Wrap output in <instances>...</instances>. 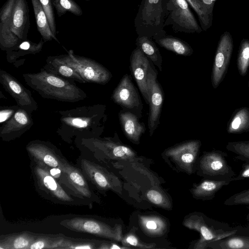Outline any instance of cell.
I'll return each instance as SVG.
<instances>
[{"mask_svg": "<svg viewBox=\"0 0 249 249\" xmlns=\"http://www.w3.org/2000/svg\"><path fill=\"white\" fill-rule=\"evenodd\" d=\"M183 224L200 234L199 238L194 243L193 248L195 249L209 248L210 243L235 234L237 231L228 225L213 220L201 213L189 214L184 219Z\"/></svg>", "mask_w": 249, "mask_h": 249, "instance_id": "obj_4", "label": "cell"}, {"mask_svg": "<svg viewBox=\"0 0 249 249\" xmlns=\"http://www.w3.org/2000/svg\"><path fill=\"white\" fill-rule=\"evenodd\" d=\"M227 153L219 150L204 152L197 161V174L206 178L232 180L236 175L227 162Z\"/></svg>", "mask_w": 249, "mask_h": 249, "instance_id": "obj_7", "label": "cell"}, {"mask_svg": "<svg viewBox=\"0 0 249 249\" xmlns=\"http://www.w3.org/2000/svg\"><path fill=\"white\" fill-rule=\"evenodd\" d=\"M196 13L203 31H206L212 25L213 13L204 5L201 0H186Z\"/></svg>", "mask_w": 249, "mask_h": 249, "instance_id": "obj_31", "label": "cell"}, {"mask_svg": "<svg viewBox=\"0 0 249 249\" xmlns=\"http://www.w3.org/2000/svg\"><path fill=\"white\" fill-rule=\"evenodd\" d=\"M112 99L122 107L131 110L142 108L140 97L128 74L121 79L113 92Z\"/></svg>", "mask_w": 249, "mask_h": 249, "instance_id": "obj_16", "label": "cell"}, {"mask_svg": "<svg viewBox=\"0 0 249 249\" xmlns=\"http://www.w3.org/2000/svg\"><path fill=\"white\" fill-rule=\"evenodd\" d=\"M249 178V161H245L242 166V169L238 175L232 178V181Z\"/></svg>", "mask_w": 249, "mask_h": 249, "instance_id": "obj_42", "label": "cell"}, {"mask_svg": "<svg viewBox=\"0 0 249 249\" xmlns=\"http://www.w3.org/2000/svg\"><path fill=\"white\" fill-rule=\"evenodd\" d=\"M209 248L213 249H249V236L231 235L210 243Z\"/></svg>", "mask_w": 249, "mask_h": 249, "instance_id": "obj_30", "label": "cell"}, {"mask_svg": "<svg viewBox=\"0 0 249 249\" xmlns=\"http://www.w3.org/2000/svg\"><path fill=\"white\" fill-rule=\"evenodd\" d=\"M237 65L240 74L245 76L247 73L249 67V40L244 38L241 41Z\"/></svg>", "mask_w": 249, "mask_h": 249, "instance_id": "obj_34", "label": "cell"}, {"mask_svg": "<svg viewBox=\"0 0 249 249\" xmlns=\"http://www.w3.org/2000/svg\"><path fill=\"white\" fill-rule=\"evenodd\" d=\"M23 76L27 84L44 98L74 102L86 97L85 93L74 83L44 69L40 72L24 74Z\"/></svg>", "mask_w": 249, "mask_h": 249, "instance_id": "obj_2", "label": "cell"}, {"mask_svg": "<svg viewBox=\"0 0 249 249\" xmlns=\"http://www.w3.org/2000/svg\"><path fill=\"white\" fill-rule=\"evenodd\" d=\"M139 224L146 233L154 236H161L167 230V225L164 219L157 215H141Z\"/></svg>", "mask_w": 249, "mask_h": 249, "instance_id": "obj_27", "label": "cell"}, {"mask_svg": "<svg viewBox=\"0 0 249 249\" xmlns=\"http://www.w3.org/2000/svg\"><path fill=\"white\" fill-rule=\"evenodd\" d=\"M36 163H40L49 169L62 168L66 161L54 149L40 142H32L26 147Z\"/></svg>", "mask_w": 249, "mask_h": 249, "instance_id": "obj_18", "label": "cell"}, {"mask_svg": "<svg viewBox=\"0 0 249 249\" xmlns=\"http://www.w3.org/2000/svg\"><path fill=\"white\" fill-rule=\"evenodd\" d=\"M51 175L56 179H59L61 175V170L58 168H52L49 169Z\"/></svg>", "mask_w": 249, "mask_h": 249, "instance_id": "obj_46", "label": "cell"}, {"mask_svg": "<svg viewBox=\"0 0 249 249\" xmlns=\"http://www.w3.org/2000/svg\"><path fill=\"white\" fill-rule=\"evenodd\" d=\"M39 1L46 14L51 31L56 36V22L52 0H39Z\"/></svg>", "mask_w": 249, "mask_h": 249, "instance_id": "obj_41", "label": "cell"}, {"mask_svg": "<svg viewBox=\"0 0 249 249\" xmlns=\"http://www.w3.org/2000/svg\"><path fill=\"white\" fill-rule=\"evenodd\" d=\"M119 120L123 131L133 143L139 144L141 136L145 131V125L137 116L130 111H121Z\"/></svg>", "mask_w": 249, "mask_h": 249, "instance_id": "obj_19", "label": "cell"}, {"mask_svg": "<svg viewBox=\"0 0 249 249\" xmlns=\"http://www.w3.org/2000/svg\"><path fill=\"white\" fill-rule=\"evenodd\" d=\"M153 40L152 38L146 36H138L135 44L152 63L161 71L162 56L158 47Z\"/></svg>", "mask_w": 249, "mask_h": 249, "instance_id": "obj_26", "label": "cell"}, {"mask_svg": "<svg viewBox=\"0 0 249 249\" xmlns=\"http://www.w3.org/2000/svg\"><path fill=\"white\" fill-rule=\"evenodd\" d=\"M227 131L230 134L249 131V108L243 107L236 110L228 122Z\"/></svg>", "mask_w": 249, "mask_h": 249, "instance_id": "obj_29", "label": "cell"}, {"mask_svg": "<svg viewBox=\"0 0 249 249\" xmlns=\"http://www.w3.org/2000/svg\"><path fill=\"white\" fill-rule=\"evenodd\" d=\"M201 145L198 140L185 141L166 149L162 155L178 170L191 175L196 171Z\"/></svg>", "mask_w": 249, "mask_h": 249, "instance_id": "obj_8", "label": "cell"}, {"mask_svg": "<svg viewBox=\"0 0 249 249\" xmlns=\"http://www.w3.org/2000/svg\"><path fill=\"white\" fill-rule=\"evenodd\" d=\"M47 62V64L45 67L48 71L61 77L73 79L80 83H86V81L75 70L59 62L54 56L48 57Z\"/></svg>", "mask_w": 249, "mask_h": 249, "instance_id": "obj_28", "label": "cell"}, {"mask_svg": "<svg viewBox=\"0 0 249 249\" xmlns=\"http://www.w3.org/2000/svg\"><path fill=\"white\" fill-rule=\"evenodd\" d=\"M167 0H142L134 19L138 36L153 39L166 34L164 30Z\"/></svg>", "mask_w": 249, "mask_h": 249, "instance_id": "obj_3", "label": "cell"}, {"mask_svg": "<svg viewBox=\"0 0 249 249\" xmlns=\"http://www.w3.org/2000/svg\"><path fill=\"white\" fill-rule=\"evenodd\" d=\"M3 126L1 136L5 139H12L16 137L17 135L23 133L31 126V119L25 110L20 109Z\"/></svg>", "mask_w": 249, "mask_h": 249, "instance_id": "obj_21", "label": "cell"}, {"mask_svg": "<svg viewBox=\"0 0 249 249\" xmlns=\"http://www.w3.org/2000/svg\"><path fill=\"white\" fill-rule=\"evenodd\" d=\"M233 43L231 34L224 32L220 36L215 52L212 72V83L216 89L223 81L230 62Z\"/></svg>", "mask_w": 249, "mask_h": 249, "instance_id": "obj_12", "label": "cell"}, {"mask_svg": "<svg viewBox=\"0 0 249 249\" xmlns=\"http://www.w3.org/2000/svg\"><path fill=\"white\" fill-rule=\"evenodd\" d=\"M38 235L28 231L1 236L0 239V249H29Z\"/></svg>", "mask_w": 249, "mask_h": 249, "instance_id": "obj_23", "label": "cell"}, {"mask_svg": "<svg viewBox=\"0 0 249 249\" xmlns=\"http://www.w3.org/2000/svg\"><path fill=\"white\" fill-rule=\"evenodd\" d=\"M207 8L213 13V8L217 0H201Z\"/></svg>", "mask_w": 249, "mask_h": 249, "instance_id": "obj_47", "label": "cell"}, {"mask_svg": "<svg viewBox=\"0 0 249 249\" xmlns=\"http://www.w3.org/2000/svg\"><path fill=\"white\" fill-rule=\"evenodd\" d=\"M175 33H200L203 31L186 0H167L165 27Z\"/></svg>", "mask_w": 249, "mask_h": 249, "instance_id": "obj_5", "label": "cell"}, {"mask_svg": "<svg viewBox=\"0 0 249 249\" xmlns=\"http://www.w3.org/2000/svg\"><path fill=\"white\" fill-rule=\"evenodd\" d=\"M30 27L26 0H7L0 11V45L2 50H15L27 39Z\"/></svg>", "mask_w": 249, "mask_h": 249, "instance_id": "obj_1", "label": "cell"}, {"mask_svg": "<svg viewBox=\"0 0 249 249\" xmlns=\"http://www.w3.org/2000/svg\"><path fill=\"white\" fill-rule=\"evenodd\" d=\"M44 41L42 38L40 41L36 43L29 40H23L20 42L19 45L15 49L16 50H19V51L16 53L19 52H26L27 53H35L40 52L43 47Z\"/></svg>", "mask_w": 249, "mask_h": 249, "instance_id": "obj_40", "label": "cell"}, {"mask_svg": "<svg viewBox=\"0 0 249 249\" xmlns=\"http://www.w3.org/2000/svg\"><path fill=\"white\" fill-rule=\"evenodd\" d=\"M101 242L94 240L73 239L66 237L61 249H98Z\"/></svg>", "mask_w": 249, "mask_h": 249, "instance_id": "obj_36", "label": "cell"}, {"mask_svg": "<svg viewBox=\"0 0 249 249\" xmlns=\"http://www.w3.org/2000/svg\"><path fill=\"white\" fill-rule=\"evenodd\" d=\"M60 224L71 231L89 233L118 242H121L123 237L121 225L111 227L94 219L73 217L62 221Z\"/></svg>", "mask_w": 249, "mask_h": 249, "instance_id": "obj_9", "label": "cell"}, {"mask_svg": "<svg viewBox=\"0 0 249 249\" xmlns=\"http://www.w3.org/2000/svg\"><path fill=\"white\" fill-rule=\"evenodd\" d=\"M71 124L78 127H86L88 126V122L80 118H74L71 121Z\"/></svg>", "mask_w": 249, "mask_h": 249, "instance_id": "obj_44", "label": "cell"}, {"mask_svg": "<svg viewBox=\"0 0 249 249\" xmlns=\"http://www.w3.org/2000/svg\"><path fill=\"white\" fill-rule=\"evenodd\" d=\"M13 110L5 109L0 111V122L2 123L12 115Z\"/></svg>", "mask_w": 249, "mask_h": 249, "instance_id": "obj_45", "label": "cell"}, {"mask_svg": "<svg viewBox=\"0 0 249 249\" xmlns=\"http://www.w3.org/2000/svg\"><path fill=\"white\" fill-rule=\"evenodd\" d=\"M65 239L63 235H38L29 249H61Z\"/></svg>", "mask_w": 249, "mask_h": 249, "instance_id": "obj_32", "label": "cell"}, {"mask_svg": "<svg viewBox=\"0 0 249 249\" xmlns=\"http://www.w3.org/2000/svg\"><path fill=\"white\" fill-rule=\"evenodd\" d=\"M130 248L126 246H120L115 243H109L107 242H101L98 248L99 249H129Z\"/></svg>", "mask_w": 249, "mask_h": 249, "instance_id": "obj_43", "label": "cell"}, {"mask_svg": "<svg viewBox=\"0 0 249 249\" xmlns=\"http://www.w3.org/2000/svg\"><path fill=\"white\" fill-rule=\"evenodd\" d=\"M98 149L109 159L112 160H133L136 153L129 146L122 143L110 141L99 142Z\"/></svg>", "mask_w": 249, "mask_h": 249, "instance_id": "obj_22", "label": "cell"}, {"mask_svg": "<svg viewBox=\"0 0 249 249\" xmlns=\"http://www.w3.org/2000/svg\"><path fill=\"white\" fill-rule=\"evenodd\" d=\"M54 57L59 62L75 70L86 82L105 84L111 77L110 72L102 65L87 57L76 55L72 50L68 51L67 54Z\"/></svg>", "mask_w": 249, "mask_h": 249, "instance_id": "obj_6", "label": "cell"}, {"mask_svg": "<svg viewBox=\"0 0 249 249\" xmlns=\"http://www.w3.org/2000/svg\"><path fill=\"white\" fill-rule=\"evenodd\" d=\"M61 170L62 172L59 182L66 186L75 196L89 200L94 198V194L82 171L71 165L67 160Z\"/></svg>", "mask_w": 249, "mask_h": 249, "instance_id": "obj_13", "label": "cell"}, {"mask_svg": "<svg viewBox=\"0 0 249 249\" xmlns=\"http://www.w3.org/2000/svg\"></svg>", "mask_w": 249, "mask_h": 249, "instance_id": "obj_49", "label": "cell"}, {"mask_svg": "<svg viewBox=\"0 0 249 249\" xmlns=\"http://www.w3.org/2000/svg\"><path fill=\"white\" fill-rule=\"evenodd\" d=\"M152 62L137 46L132 51L130 58V69L144 100L148 104L149 91L147 79L153 68Z\"/></svg>", "mask_w": 249, "mask_h": 249, "instance_id": "obj_15", "label": "cell"}, {"mask_svg": "<svg viewBox=\"0 0 249 249\" xmlns=\"http://www.w3.org/2000/svg\"><path fill=\"white\" fill-rule=\"evenodd\" d=\"M247 219L249 221V213H248V214L247 216Z\"/></svg>", "mask_w": 249, "mask_h": 249, "instance_id": "obj_48", "label": "cell"}, {"mask_svg": "<svg viewBox=\"0 0 249 249\" xmlns=\"http://www.w3.org/2000/svg\"><path fill=\"white\" fill-rule=\"evenodd\" d=\"M52 2L59 17L67 12L71 13L77 16L83 15L82 9L74 0H52Z\"/></svg>", "mask_w": 249, "mask_h": 249, "instance_id": "obj_33", "label": "cell"}, {"mask_svg": "<svg viewBox=\"0 0 249 249\" xmlns=\"http://www.w3.org/2000/svg\"><path fill=\"white\" fill-rule=\"evenodd\" d=\"M0 73L2 85L15 99L18 105L27 111L36 110V104L30 91L5 71L0 70Z\"/></svg>", "mask_w": 249, "mask_h": 249, "instance_id": "obj_17", "label": "cell"}, {"mask_svg": "<svg viewBox=\"0 0 249 249\" xmlns=\"http://www.w3.org/2000/svg\"><path fill=\"white\" fill-rule=\"evenodd\" d=\"M231 179L217 180L205 178L197 184H195L191 190L193 197L197 199H213L216 193L223 187L229 185Z\"/></svg>", "mask_w": 249, "mask_h": 249, "instance_id": "obj_20", "label": "cell"}, {"mask_svg": "<svg viewBox=\"0 0 249 249\" xmlns=\"http://www.w3.org/2000/svg\"><path fill=\"white\" fill-rule=\"evenodd\" d=\"M146 196L150 202L157 206L167 209L171 207L169 200L160 191L150 189L146 193Z\"/></svg>", "mask_w": 249, "mask_h": 249, "instance_id": "obj_37", "label": "cell"}, {"mask_svg": "<svg viewBox=\"0 0 249 249\" xmlns=\"http://www.w3.org/2000/svg\"><path fill=\"white\" fill-rule=\"evenodd\" d=\"M157 78V73L152 68L147 79L149 105L148 127L150 136L153 135L160 124V118L163 102V92Z\"/></svg>", "mask_w": 249, "mask_h": 249, "instance_id": "obj_14", "label": "cell"}, {"mask_svg": "<svg viewBox=\"0 0 249 249\" xmlns=\"http://www.w3.org/2000/svg\"><path fill=\"white\" fill-rule=\"evenodd\" d=\"M37 29L44 42L54 39L59 43V40L52 33L48 22L46 14L39 0H31Z\"/></svg>", "mask_w": 249, "mask_h": 249, "instance_id": "obj_25", "label": "cell"}, {"mask_svg": "<svg viewBox=\"0 0 249 249\" xmlns=\"http://www.w3.org/2000/svg\"><path fill=\"white\" fill-rule=\"evenodd\" d=\"M153 40L160 47L178 55L188 56L192 55L194 52L188 43L172 36L166 34Z\"/></svg>", "mask_w": 249, "mask_h": 249, "instance_id": "obj_24", "label": "cell"}, {"mask_svg": "<svg viewBox=\"0 0 249 249\" xmlns=\"http://www.w3.org/2000/svg\"><path fill=\"white\" fill-rule=\"evenodd\" d=\"M36 185L47 197L58 203L74 204V199L61 186L60 182L50 173L49 168L36 163L34 168Z\"/></svg>", "mask_w": 249, "mask_h": 249, "instance_id": "obj_10", "label": "cell"}, {"mask_svg": "<svg viewBox=\"0 0 249 249\" xmlns=\"http://www.w3.org/2000/svg\"><path fill=\"white\" fill-rule=\"evenodd\" d=\"M82 172L87 180L100 191L121 192L119 179L106 168L87 159L81 160Z\"/></svg>", "mask_w": 249, "mask_h": 249, "instance_id": "obj_11", "label": "cell"}, {"mask_svg": "<svg viewBox=\"0 0 249 249\" xmlns=\"http://www.w3.org/2000/svg\"><path fill=\"white\" fill-rule=\"evenodd\" d=\"M226 206L249 205V189L233 194L223 202Z\"/></svg>", "mask_w": 249, "mask_h": 249, "instance_id": "obj_39", "label": "cell"}, {"mask_svg": "<svg viewBox=\"0 0 249 249\" xmlns=\"http://www.w3.org/2000/svg\"><path fill=\"white\" fill-rule=\"evenodd\" d=\"M134 230L123 237L121 242L123 246L129 247H133L139 249H152L155 247L154 244H147L141 241L139 238L134 233Z\"/></svg>", "mask_w": 249, "mask_h": 249, "instance_id": "obj_38", "label": "cell"}, {"mask_svg": "<svg viewBox=\"0 0 249 249\" xmlns=\"http://www.w3.org/2000/svg\"><path fill=\"white\" fill-rule=\"evenodd\" d=\"M227 150L236 155L235 158L244 161H249V140L228 142Z\"/></svg>", "mask_w": 249, "mask_h": 249, "instance_id": "obj_35", "label": "cell"}]
</instances>
